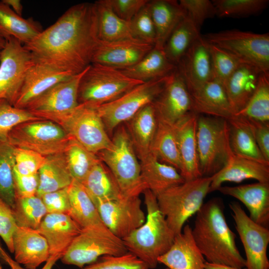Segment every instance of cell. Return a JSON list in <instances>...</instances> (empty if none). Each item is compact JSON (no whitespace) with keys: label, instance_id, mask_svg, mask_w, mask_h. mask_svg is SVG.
Returning <instances> with one entry per match:
<instances>
[{"label":"cell","instance_id":"74e56055","mask_svg":"<svg viewBox=\"0 0 269 269\" xmlns=\"http://www.w3.org/2000/svg\"><path fill=\"white\" fill-rule=\"evenodd\" d=\"M99 40L111 42L133 38L130 21L119 17L106 0L95 2Z\"/></svg>","mask_w":269,"mask_h":269},{"label":"cell","instance_id":"bcb514c9","mask_svg":"<svg viewBox=\"0 0 269 269\" xmlns=\"http://www.w3.org/2000/svg\"><path fill=\"white\" fill-rule=\"evenodd\" d=\"M211 59L212 80L222 84L226 81L242 63L228 51L208 43Z\"/></svg>","mask_w":269,"mask_h":269},{"label":"cell","instance_id":"4316f807","mask_svg":"<svg viewBox=\"0 0 269 269\" xmlns=\"http://www.w3.org/2000/svg\"><path fill=\"white\" fill-rule=\"evenodd\" d=\"M262 72L256 67L242 63L224 84L234 116L248 103L256 90Z\"/></svg>","mask_w":269,"mask_h":269},{"label":"cell","instance_id":"52a82bcc","mask_svg":"<svg viewBox=\"0 0 269 269\" xmlns=\"http://www.w3.org/2000/svg\"><path fill=\"white\" fill-rule=\"evenodd\" d=\"M142 83L128 77L120 69L91 63L80 80L78 103L96 107L115 100Z\"/></svg>","mask_w":269,"mask_h":269},{"label":"cell","instance_id":"ee69618b","mask_svg":"<svg viewBox=\"0 0 269 269\" xmlns=\"http://www.w3.org/2000/svg\"><path fill=\"white\" fill-rule=\"evenodd\" d=\"M15 147L7 141H0V198L11 208L16 196L13 178Z\"/></svg>","mask_w":269,"mask_h":269},{"label":"cell","instance_id":"f6af8a7d","mask_svg":"<svg viewBox=\"0 0 269 269\" xmlns=\"http://www.w3.org/2000/svg\"><path fill=\"white\" fill-rule=\"evenodd\" d=\"M219 17H245L257 13L267 7L268 0H213Z\"/></svg>","mask_w":269,"mask_h":269},{"label":"cell","instance_id":"3957f363","mask_svg":"<svg viewBox=\"0 0 269 269\" xmlns=\"http://www.w3.org/2000/svg\"><path fill=\"white\" fill-rule=\"evenodd\" d=\"M143 193L147 211L145 221L122 240L128 252L152 269L157 267L158 258L170 249L175 235L160 212L156 196L148 189Z\"/></svg>","mask_w":269,"mask_h":269},{"label":"cell","instance_id":"9c48e42d","mask_svg":"<svg viewBox=\"0 0 269 269\" xmlns=\"http://www.w3.org/2000/svg\"><path fill=\"white\" fill-rule=\"evenodd\" d=\"M170 74L144 82L115 100L95 107L108 134H112L141 108L153 102L163 90Z\"/></svg>","mask_w":269,"mask_h":269},{"label":"cell","instance_id":"6125c7cd","mask_svg":"<svg viewBox=\"0 0 269 269\" xmlns=\"http://www.w3.org/2000/svg\"><path fill=\"white\" fill-rule=\"evenodd\" d=\"M6 42V38L0 33V60L2 51L5 47Z\"/></svg>","mask_w":269,"mask_h":269},{"label":"cell","instance_id":"f546056e","mask_svg":"<svg viewBox=\"0 0 269 269\" xmlns=\"http://www.w3.org/2000/svg\"><path fill=\"white\" fill-rule=\"evenodd\" d=\"M148 6L156 33L154 46L163 49L169 35L186 13L174 0H149Z\"/></svg>","mask_w":269,"mask_h":269},{"label":"cell","instance_id":"e0dca14e","mask_svg":"<svg viewBox=\"0 0 269 269\" xmlns=\"http://www.w3.org/2000/svg\"><path fill=\"white\" fill-rule=\"evenodd\" d=\"M153 104L157 120L171 125L192 111L190 94L177 67Z\"/></svg>","mask_w":269,"mask_h":269},{"label":"cell","instance_id":"5b68a950","mask_svg":"<svg viewBox=\"0 0 269 269\" xmlns=\"http://www.w3.org/2000/svg\"><path fill=\"white\" fill-rule=\"evenodd\" d=\"M196 139L202 177H211L234 155L230 143V128L223 118L198 115Z\"/></svg>","mask_w":269,"mask_h":269},{"label":"cell","instance_id":"6f0895ef","mask_svg":"<svg viewBox=\"0 0 269 269\" xmlns=\"http://www.w3.org/2000/svg\"><path fill=\"white\" fill-rule=\"evenodd\" d=\"M247 120L261 153L266 160L269 162V123Z\"/></svg>","mask_w":269,"mask_h":269},{"label":"cell","instance_id":"9f6ffc18","mask_svg":"<svg viewBox=\"0 0 269 269\" xmlns=\"http://www.w3.org/2000/svg\"><path fill=\"white\" fill-rule=\"evenodd\" d=\"M14 186L16 197H23L36 195L39 185L38 174L23 175L14 167Z\"/></svg>","mask_w":269,"mask_h":269},{"label":"cell","instance_id":"6da1fadb","mask_svg":"<svg viewBox=\"0 0 269 269\" xmlns=\"http://www.w3.org/2000/svg\"><path fill=\"white\" fill-rule=\"evenodd\" d=\"M99 41L95 2H83L23 45L34 60L77 74L91 64Z\"/></svg>","mask_w":269,"mask_h":269},{"label":"cell","instance_id":"44dd1931","mask_svg":"<svg viewBox=\"0 0 269 269\" xmlns=\"http://www.w3.org/2000/svg\"><path fill=\"white\" fill-rule=\"evenodd\" d=\"M198 114L191 111L173 125L185 181L202 177L199 170L196 131Z\"/></svg>","mask_w":269,"mask_h":269},{"label":"cell","instance_id":"ba28073f","mask_svg":"<svg viewBox=\"0 0 269 269\" xmlns=\"http://www.w3.org/2000/svg\"><path fill=\"white\" fill-rule=\"evenodd\" d=\"M128 252L122 239L102 224L82 229L60 260L64 264L81 269L102 256H118Z\"/></svg>","mask_w":269,"mask_h":269},{"label":"cell","instance_id":"d6a6232c","mask_svg":"<svg viewBox=\"0 0 269 269\" xmlns=\"http://www.w3.org/2000/svg\"><path fill=\"white\" fill-rule=\"evenodd\" d=\"M80 183L93 200L109 201L125 197L112 172L101 161L93 167Z\"/></svg>","mask_w":269,"mask_h":269},{"label":"cell","instance_id":"4fadbf2b","mask_svg":"<svg viewBox=\"0 0 269 269\" xmlns=\"http://www.w3.org/2000/svg\"><path fill=\"white\" fill-rule=\"evenodd\" d=\"M85 70L56 84L25 109L39 119L57 123L78 106L79 87Z\"/></svg>","mask_w":269,"mask_h":269},{"label":"cell","instance_id":"be15d7a7","mask_svg":"<svg viewBox=\"0 0 269 269\" xmlns=\"http://www.w3.org/2000/svg\"><path fill=\"white\" fill-rule=\"evenodd\" d=\"M0 253L1 255L5 258V260L10 263V261L9 260V258H8V256L4 253L3 250L1 248L0 245Z\"/></svg>","mask_w":269,"mask_h":269},{"label":"cell","instance_id":"e7e4bbea","mask_svg":"<svg viewBox=\"0 0 269 269\" xmlns=\"http://www.w3.org/2000/svg\"><path fill=\"white\" fill-rule=\"evenodd\" d=\"M165 269H169L167 268H166Z\"/></svg>","mask_w":269,"mask_h":269},{"label":"cell","instance_id":"b9f144b4","mask_svg":"<svg viewBox=\"0 0 269 269\" xmlns=\"http://www.w3.org/2000/svg\"><path fill=\"white\" fill-rule=\"evenodd\" d=\"M234 116L269 123V72H262L253 94L246 106Z\"/></svg>","mask_w":269,"mask_h":269},{"label":"cell","instance_id":"30bf717a","mask_svg":"<svg viewBox=\"0 0 269 269\" xmlns=\"http://www.w3.org/2000/svg\"><path fill=\"white\" fill-rule=\"evenodd\" d=\"M202 37L232 54L242 63L262 72L269 71V34L231 29L207 33Z\"/></svg>","mask_w":269,"mask_h":269},{"label":"cell","instance_id":"d590c367","mask_svg":"<svg viewBox=\"0 0 269 269\" xmlns=\"http://www.w3.org/2000/svg\"><path fill=\"white\" fill-rule=\"evenodd\" d=\"M42 30L40 24L32 18H23L0 1V33L4 38L11 37L25 45Z\"/></svg>","mask_w":269,"mask_h":269},{"label":"cell","instance_id":"8d00e7d4","mask_svg":"<svg viewBox=\"0 0 269 269\" xmlns=\"http://www.w3.org/2000/svg\"><path fill=\"white\" fill-rule=\"evenodd\" d=\"M68 214L81 229L104 224L96 205L80 182L73 180L68 187Z\"/></svg>","mask_w":269,"mask_h":269},{"label":"cell","instance_id":"ffe728a7","mask_svg":"<svg viewBox=\"0 0 269 269\" xmlns=\"http://www.w3.org/2000/svg\"><path fill=\"white\" fill-rule=\"evenodd\" d=\"M73 75L70 72L33 59L14 106L25 109L32 101L49 88Z\"/></svg>","mask_w":269,"mask_h":269},{"label":"cell","instance_id":"11a10c76","mask_svg":"<svg viewBox=\"0 0 269 269\" xmlns=\"http://www.w3.org/2000/svg\"><path fill=\"white\" fill-rule=\"evenodd\" d=\"M114 12L121 18L131 21L149 0H106Z\"/></svg>","mask_w":269,"mask_h":269},{"label":"cell","instance_id":"7c38bea8","mask_svg":"<svg viewBox=\"0 0 269 269\" xmlns=\"http://www.w3.org/2000/svg\"><path fill=\"white\" fill-rule=\"evenodd\" d=\"M56 123L70 137L95 154L108 148L111 143V138L94 107L79 104Z\"/></svg>","mask_w":269,"mask_h":269},{"label":"cell","instance_id":"836d02e7","mask_svg":"<svg viewBox=\"0 0 269 269\" xmlns=\"http://www.w3.org/2000/svg\"><path fill=\"white\" fill-rule=\"evenodd\" d=\"M230 128V143L237 156L269 164L261 153L248 120L240 116L227 120Z\"/></svg>","mask_w":269,"mask_h":269},{"label":"cell","instance_id":"e575fe53","mask_svg":"<svg viewBox=\"0 0 269 269\" xmlns=\"http://www.w3.org/2000/svg\"><path fill=\"white\" fill-rule=\"evenodd\" d=\"M176 68L167 59L163 49L153 46L136 64L120 70L128 77L144 82L167 76Z\"/></svg>","mask_w":269,"mask_h":269},{"label":"cell","instance_id":"83f0119b","mask_svg":"<svg viewBox=\"0 0 269 269\" xmlns=\"http://www.w3.org/2000/svg\"><path fill=\"white\" fill-rule=\"evenodd\" d=\"M192 111L229 120L233 117L223 85L211 80L196 91L190 94Z\"/></svg>","mask_w":269,"mask_h":269},{"label":"cell","instance_id":"ab89813d","mask_svg":"<svg viewBox=\"0 0 269 269\" xmlns=\"http://www.w3.org/2000/svg\"><path fill=\"white\" fill-rule=\"evenodd\" d=\"M157 122L150 152L159 160L175 167L180 172L181 162L173 125L158 120Z\"/></svg>","mask_w":269,"mask_h":269},{"label":"cell","instance_id":"f1b7e54d","mask_svg":"<svg viewBox=\"0 0 269 269\" xmlns=\"http://www.w3.org/2000/svg\"><path fill=\"white\" fill-rule=\"evenodd\" d=\"M139 159L142 181L155 196L185 181L177 169L160 161L151 152Z\"/></svg>","mask_w":269,"mask_h":269},{"label":"cell","instance_id":"1f68e13d","mask_svg":"<svg viewBox=\"0 0 269 269\" xmlns=\"http://www.w3.org/2000/svg\"><path fill=\"white\" fill-rule=\"evenodd\" d=\"M38 174L39 185L36 195L39 197L45 193L67 187L73 180L63 152L46 156Z\"/></svg>","mask_w":269,"mask_h":269},{"label":"cell","instance_id":"484cf974","mask_svg":"<svg viewBox=\"0 0 269 269\" xmlns=\"http://www.w3.org/2000/svg\"><path fill=\"white\" fill-rule=\"evenodd\" d=\"M211 177L209 193L217 191L225 182L240 183L253 179L269 183V164L234 154L223 168Z\"/></svg>","mask_w":269,"mask_h":269},{"label":"cell","instance_id":"f5cc1de1","mask_svg":"<svg viewBox=\"0 0 269 269\" xmlns=\"http://www.w3.org/2000/svg\"><path fill=\"white\" fill-rule=\"evenodd\" d=\"M17 227L12 208L0 198V237L11 253H13V237Z\"/></svg>","mask_w":269,"mask_h":269},{"label":"cell","instance_id":"d4e9b609","mask_svg":"<svg viewBox=\"0 0 269 269\" xmlns=\"http://www.w3.org/2000/svg\"><path fill=\"white\" fill-rule=\"evenodd\" d=\"M16 263L26 269H36L50 257L47 242L36 230L17 227L13 237Z\"/></svg>","mask_w":269,"mask_h":269},{"label":"cell","instance_id":"603a6c76","mask_svg":"<svg viewBox=\"0 0 269 269\" xmlns=\"http://www.w3.org/2000/svg\"><path fill=\"white\" fill-rule=\"evenodd\" d=\"M206 261L196 245L189 225L175 236L170 249L158 259L169 269H205Z\"/></svg>","mask_w":269,"mask_h":269},{"label":"cell","instance_id":"277c9868","mask_svg":"<svg viewBox=\"0 0 269 269\" xmlns=\"http://www.w3.org/2000/svg\"><path fill=\"white\" fill-rule=\"evenodd\" d=\"M97 155L110 169L125 197L143 193L146 188L141 178L140 162L126 127H117L110 146Z\"/></svg>","mask_w":269,"mask_h":269},{"label":"cell","instance_id":"9a60e30c","mask_svg":"<svg viewBox=\"0 0 269 269\" xmlns=\"http://www.w3.org/2000/svg\"><path fill=\"white\" fill-rule=\"evenodd\" d=\"M229 207L246 254L247 269H269L267 249L269 244L268 228L254 222L240 204L231 202Z\"/></svg>","mask_w":269,"mask_h":269},{"label":"cell","instance_id":"94428289","mask_svg":"<svg viewBox=\"0 0 269 269\" xmlns=\"http://www.w3.org/2000/svg\"><path fill=\"white\" fill-rule=\"evenodd\" d=\"M60 259L61 257L59 256H51L41 269H52L55 263Z\"/></svg>","mask_w":269,"mask_h":269},{"label":"cell","instance_id":"ac0fdd59","mask_svg":"<svg viewBox=\"0 0 269 269\" xmlns=\"http://www.w3.org/2000/svg\"><path fill=\"white\" fill-rule=\"evenodd\" d=\"M153 46L134 37L111 42L99 40L91 63L118 69L126 68L138 62Z\"/></svg>","mask_w":269,"mask_h":269},{"label":"cell","instance_id":"8fae6325","mask_svg":"<svg viewBox=\"0 0 269 269\" xmlns=\"http://www.w3.org/2000/svg\"><path fill=\"white\" fill-rule=\"evenodd\" d=\"M69 138L58 124L41 120L17 125L9 133L7 141L15 147L30 150L47 156L63 152Z\"/></svg>","mask_w":269,"mask_h":269},{"label":"cell","instance_id":"8992f818","mask_svg":"<svg viewBox=\"0 0 269 269\" xmlns=\"http://www.w3.org/2000/svg\"><path fill=\"white\" fill-rule=\"evenodd\" d=\"M211 177L185 181L156 196L158 208L175 235L180 233L186 221L200 209L209 193Z\"/></svg>","mask_w":269,"mask_h":269},{"label":"cell","instance_id":"681fc988","mask_svg":"<svg viewBox=\"0 0 269 269\" xmlns=\"http://www.w3.org/2000/svg\"><path fill=\"white\" fill-rule=\"evenodd\" d=\"M130 23L134 38L154 45L156 33L148 2L133 18Z\"/></svg>","mask_w":269,"mask_h":269},{"label":"cell","instance_id":"816d5d0a","mask_svg":"<svg viewBox=\"0 0 269 269\" xmlns=\"http://www.w3.org/2000/svg\"><path fill=\"white\" fill-rule=\"evenodd\" d=\"M46 156L35 151L15 147L14 168L19 173L23 175L37 174L44 164Z\"/></svg>","mask_w":269,"mask_h":269},{"label":"cell","instance_id":"7a4b0ae2","mask_svg":"<svg viewBox=\"0 0 269 269\" xmlns=\"http://www.w3.org/2000/svg\"><path fill=\"white\" fill-rule=\"evenodd\" d=\"M196 214L192 236L206 262L245 268L246 261L236 245V235L226 222L222 200L210 199Z\"/></svg>","mask_w":269,"mask_h":269},{"label":"cell","instance_id":"7bdbcfd3","mask_svg":"<svg viewBox=\"0 0 269 269\" xmlns=\"http://www.w3.org/2000/svg\"><path fill=\"white\" fill-rule=\"evenodd\" d=\"M17 227L37 230L47 214L40 197L37 195L29 197H16L12 208Z\"/></svg>","mask_w":269,"mask_h":269},{"label":"cell","instance_id":"7402d4cb","mask_svg":"<svg viewBox=\"0 0 269 269\" xmlns=\"http://www.w3.org/2000/svg\"><path fill=\"white\" fill-rule=\"evenodd\" d=\"M81 229L68 214L48 213L36 230L46 239L50 256L61 258Z\"/></svg>","mask_w":269,"mask_h":269},{"label":"cell","instance_id":"f35d334b","mask_svg":"<svg viewBox=\"0 0 269 269\" xmlns=\"http://www.w3.org/2000/svg\"><path fill=\"white\" fill-rule=\"evenodd\" d=\"M200 35V31L186 14L173 29L164 46L163 51L167 59L177 66L193 43Z\"/></svg>","mask_w":269,"mask_h":269},{"label":"cell","instance_id":"4dcf8cb0","mask_svg":"<svg viewBox=\"0 0 269 269\" xmlns=\"http://www.w3.org/2000/svg\"><path fill=\"white\" fill-rule=\"evenodd\" d=\"M157 122L153 102L141 108L127 122L126 128L139 159L150 152Z\"/></svg>","mask_w":269,"mask_h":269},{"label":"cell","instance_id":"cb8c5ba5","mask_svg":"<svg viewBox=\"0 0 269 269\" xmlns=\"http://www.w3.org/2000/svg\"><path fill=\"white\" fill-rule=\"evenodd\" d=\"M217 190L224 195L239 200L248 209L251 219L268 228L269 183L258 182L236 186H221Z\"/></svg>","mask_w":269,"mask_h":269},{"label":"cell","instance_id":"c3c4849f","mask_svg":"<svg viewBox=\"0 0 269 269\" xmlns=\"http://www.w3.org/2000/svg\"><path fill=\"white\" fill-rule=\"evenodd\" d=\"M80 269H149L146 264L128 252L118 256L105 255Z\"/></svg>","mask_w":269,"mask_h":269},{"label":"cell","instance_id":"7dc6e473","mask_svg":"<svg viewBox=\"0 0 269 269\" xmlns=\"http://www.w3.org/2000/svg\"><path fill=\"white\" fill-rule=\"evenodd\" d=\"M24 109L18 108L0 99V141H7L10 131L25 122L41 120Z\"/></svg>","mask_w":269,"mask_h":269},{"label":"cell","instance_id":"db71d44e","mask_svg":"<svg viewBox=\"0 0 269 269\" xmlns=\"http://www.w3.org/2000/svg\"><path fill=\"white\" fill-rule=\"evenodd\" d=\"M68 187L45 193L40 197L45 205L47 214L65 213L68 214L70 209Z\"/></svg>","mask_w":269,"mask_h":269},{"label":"cell","instance_id":"d6986e66","mask_svg":"<svg viewBox=\"0 0 269 269\" xmlns=\"http://www.w3.org/2000/svg\"><path fill=\"white\" fill-rule=\"evenodd\" d=\"M176 67L190 94L212 80L209 44L201 35L193 43Z\"/></svg>","mask_w":269,"mask_h":269},{"label":"cell","instance_id":"60d3db41","mask_svg":"<svg viewBox=\"0 0 269 269\" xmlns=\"http://www.w3.org/2000/svg\"><path fill=\"white\" fill-rule=\"evenodd\" d=\"M63 153L73 179L80 183L93 167L101 161L96 154L90 151L71 137Z\"/></svg>","mask_w":269,"mask_h":269},{"label":"cell","instance_id":"5bb4252c","mask_svg":"<svg viewBox=\"0 0 269 269\" xmlns=\"http://www.w3.org/2000/svg\"><path fill=\"white\" fill-rule=\"evenodd\" d=\"M6 40L0 60V99L14 106L33 59L20 41L11 37Z\"/></svg>","mask_w":269,"mask_h":269},{"label":"cell","instance_id":"91938a15","mask_svg":"<svg viewBox=\"0 0 269 269\" xmlns=\"http://www.w3.org/2000/svg\"><path fill=\"white\" fill-rule=\"evenodd\" d=\"M205 269H247L246 268H238L231 267L227 265L212 264L206 262L205 264Z\"/></svg>","mask_w":269,"mask_h":269},{"label":"cell","instance_id":"680465c9","mask_svg":"<svg viewBox=\"0 0 269 269\" xmlns=\"http://www.w3.org/2000/svg\"><path fill=\"white\" fill-rule=\"evenodd\" d=\"M1 1L10 7L16 14L22 16L23 6L19 0H2Z\"/></svg>","mask_w":269,"mask_h":269},{"label":"cell","instance_id":"2e32d148","mask_svg":"<svg viewBox=\"0 0 269 269\" xmlns=\"http://www.w3.org/2000/svg\"><path fill=\"white\" fill-rule=\"evenodd\" d=\"M104 224L123 239L140 227L145 221L139 196L109 201L92 199Z\"/></svg>","mask_w":269,"mask_h":269},{"label":"cell","instance_id":"f907efd6","mask_svg":"<svg viewBox=\"0 0 269 269\" xmlns=\"http://www.w3.org/2000/svg\"><path fill=\"white\" fill-rule=\"evenodd\" d=\"M179 3L199 31L206 19L216 15L212 0H180Z\"/></svg>","mask_w":269,"mask_h":269}]
</instances>
